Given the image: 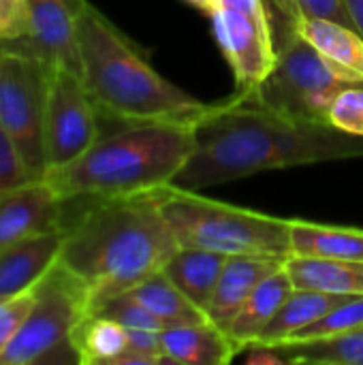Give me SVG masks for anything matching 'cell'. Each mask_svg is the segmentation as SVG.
<instances>
[{"label": "cell", "instance_id": "cell-17", "mask_svg": "<svg viewBox=\"0 0 363 365\" xmlns=\"http://www.w3.org/2000/svg\"><path fill=\"white\" fill-rule=\"evenodd\" d=\"M227 255L205 250V248H190L180 246L175 255L163 267V274L203 312L212 304L216 284L220 274L227 265ZM208 319V317H205Z\"/></svg>", "mask_w": 363, "mask_h": 365}, {"label": "cell", "instance_id": "cell-14", "mask_svg": "<svg viewBox=\"0 0 363 365\" xmlns=\"http://www.w3.org/2000/svg\"><path fill=\"white\" fill-rule=\"evenodd\" d=\"M287 259L259 257V255H235L227 259V265L216 284L212 304L208 308V321L227 331L229 323L250 297V293L274 272L285 265Z\"/></svg>", "mask_w": 363, "mask_h": 365}, {"label": "cell", "instance_id": "cell-32", "mask_svg": "<svg viewBox=\"0 0 363 365\" xmlns=\"http://www.w3.org/2000/svg\"><path fill=\"white\" fill-rule=\"evenodd\" d=\"M295 6L304 17H312V19H332L344 26H353V19L347 11L344 0H295Z\"/></svg>", "mask_w": 363, "mask_h": 365}, {"label": "cell", "instance_id": "cell-31", "mask_svg": "<svg viewBox=\"0 0 363 365\" xmlns=\"http://www.w3.org/2000/svg\"><path fill=\"white\" fill-rule=\"evenodd\" d=\"M28 38V2L0 0V43Z\"/></svg>", "mask_w": 363, "mask_h": 365}, {"label": "cell", "instance_id": "cell-26", "mask_svg": "<svg viewBox=\"0 0 363 365\" xmlns=\"http://www.w3.org/2000/svg\"><path fill=\"white\" fill-rule=\"evenodd\" d=\"M94 314H105V317L118 321L120 325H124L126 329H154V331L167 329V325L156 314H152L143 304H139L128 293L116 295L113 299L103 304L98 308V312H94Z\"/></svg>", "mask_w": 363, "mask_h": 365}, {"label": "cell", "instance_id": "cell-20", "mask_svg": "<svg viewBox=\"0 0 363 365\" xmlns=\"http://www.w3.org/2000/svg\"><path fill=\"white\" fill-rule=\"evenodd\" d=\"M282 365H363V327L310 338V340H289L272 344Z\"/></svg>", "mask_w": 363, "mask_h": 365}, {"label": "cell", "instance_id": "cell-12", "mask_svg": "<svg viewBox=\"0 0 363 365\" xmlns=\"http://www.w3.org/2000/svg\"><path fill=\"white\" fill-rule=\"evenodd\" d=\"M64 205L45 180L0 190V250L28 235L60 227Z\"/></svg>", "mask_w": 363, "mask_h": 365}, {"label": "cell", "instance_id": "cell-19", "mask_svg": "<svg viewBox=\"0 0 363 365\" xmlns=\"http://www.w3.org/2000/svg\"><path fill=\"white\" fill-rule=\"evenodd\" d=\"M291 255L363 263V229L291 220Z\"/></svg>", "mask_w": 363, "mask_h": 365}, {"label": "cell", "instance_id": "cell-6", "mask_svg": "<svg viewBox=\"0 0 363 365\" xmlns=\"http://www.w3.org/2000/svg\"><path fill=\"white\" fill-rule=\"evenodd\" d=\"M357 83H363L362 75L327 60L297 34L278 51L272 73L242 96L291 118L327 122L338 92Z\"/></svg>", "mask_w": 363, "mask_h": 365}, {"label": "cell", "instance_id": "cell-24", "mask_svg": "<svg viewBox=\"0 0 363 365\" xmlns=\"http://www.w3.org/2000/svg\"><path fill=\"white\" fill-rule=\"evenodd\" d=\"M128 295H133L139 304H143L152 314H156L167 325V329L173 325L208 321L205 314L163 272L133 287Z\"/></svg>", "mask_w": 363, "mask_h": 365}, {"label": "cell", "instance_id": "cell-13", "mask_svg": "<svg viewBox=\"0 0 363 365\" xmlns=\"http://www.w3.org/2000/svg\"><path fill=\"white\" fill-rule=\"evenodd\" d=\"M64 227L28 235L0 250V299L13 297L41 282L58 263Z\"/></svg>", "mask_w": 363, "mask_h": 365}, {"label": "cell", "instance_id": "cell-4", "mask_svg": "<svg viewBox=\"0 0 363 365\" xmlns=\"http://www.w3.org/2000/svg\"><path fill=\"white\" fill-rule=\"evenodd\" d=\"M190 120L124 122L101 135L94 145L66 167L45 173L62 201L113 199L160 190L173 184L197 145Z\"/></svg>", "mask_w": 363, "mask_h": 365}, {"label": "cell", "instance_id": "cell-15", "mask_svg": "<svg viewBox=\"0 0 363 365\" xmlns=\"http://www.w3.org/2000/svg\"><path fill=\"white\" fill-rule=\"evenodd\" d=\"M163 353L167 364L178 365H227L240 355L229 336L210 321L165 329Z\"/></svg>", "mask_w": 363, "mask_h": 365}, {"label": "cell", "instance_id": "cell-8", "mask_svg": "<svg viewBox=\"0 0 363 365\" xmlns=\"http://www.w3.org/2000/svg\"><path fill=\"white\" fill-rule=\"evenodd\" d=\"M0 124L34 180L47 173L45 66L28 38L0 43Z\"/></svg>", "mask_w": 363, "mask_h": 365}, {"label": "cell", "instance_id": "cell-30", "mask_svg": "<svg viewBox=\"0 0 363 365\" xmlns=\"http://www.w3.org/2000/svg\"><path fill=\"white\" fill-rule=\"evenodd\" d=\"M36 182L24 165L13 139L0 124V190H11Z\"/></svg>", "mask_w": 363, "mask_h": 365}, {"label": "cell", "instance_id": "cell-22", "mask_svg": "<svg viewBox=\"0 0 363 365\" xmlns=\"http://www.w3.org/2000/svg\"><path fill=\"white\" fill-rule=\"evenodd\" d=\"M77 364L113 365L128 351V329L105 314L86 317L73 331Z\"/></svg>", "mask_w": 363, "mask_h": 365}, {"label": "cell", "instance_id": "cell-16", "mask_svg": "<svg viewBox=\"0 0 363 365\" xmlns=\"http://www.w3.org/2000/svg\"><path fill=\"white\" fill-rule=\"evenodd\" d=\"M293 289L295 287L282 265L250 293V297L244 302V306L237 310V314L225 331L240 353L246 351L252 342H257V338L272 323V319L282 308Z\"/></svg>", "mask_w": 363, "mask_h": 365}, {"label": "cell", "instance_id": "cell-29", "mask_svg": "<svg viewBox=\"0 0 363 365\" xmlns=\"http://www.w3.org/2000/svg\"><path fill=\"white\" fill-rule=\"evenodd\" d=\"M41 282L32 284L30 289H26L13 297L0 299V353L9 344V340L15 336V331L19 329V325L28 317V312L32 310Z\"/></svg>", "mask_w": 363, "mask_h": 365}, {"label": "cell", "instance_id": "cell-33", "mask_svg": "<svg viewBox=\"0 0 363 365\" xmlns=\"http://www.w3.org/2000/svg\"><path fill=\"white\" fill-rule=\"evenodd\" d=\"M216 9H235V11H244V13L259 15V17H265L267 19L261 0H216Z\"/></svg>", "mask_w": 363, "mask_h": 365}, {"label": "cell", "instance_id": "cell-2", "mask_svg": "<svg viewBox=\"0 0 363 365\" xmlns=\"http://www.w3.org/2000/svg\"><path fill=\"white\" fill-rule=\"evenodd\" d=\"M160 190L81 199L86 201L81 212L71 220L62 218L64 242L58 265L83 289L92 314L116 295L163 272L180 248L160 210Z\"/></svg>", "mask_w": 363, "mask_h": 365}, {"label": "cell", "instance_id": "cell-27", "mask_svg": "<svg viewBox=\"0 0 363 365\" xmlns=\"http://www.w3.org/2000/svg\"><path fill=\"white\" fill-rule=\"evenodd\" d=\"M327 122L338 130L363 137V83L338 92L327 111Z\"/></svg>", "mask_w": 363, "mask_h": 365}, {"label": "cell", "instance_id": "cell-9", "mask_svg": "<svg viewBox=\"0 0 363 365\" xmlns=\"http://www.w3.org/2000/svg\"><path fill=\"white\" fill-rule=\"evenodd\" d=\"M98 115L79 73L66 66H45L47 171L66 167L94 145L101 137Z\"/></svg>", "mask_w": 363, "mask_h": 365}, {"label": "cell", "instance_id": "cell-18", "mask_svg": "<svg viewBox=\"0 0 363 365\" xmlns=\"http://www.w3.org/2000/svg\"><path fill=\"white\" fill-rule=\"evenodd\" d=\"M285 269L295 289L332 293V295H363V263L323 259V257H287Z\"/></svg>", "mask_w": 363, "mask_h": 365}, {"label": "cell", "instance_id": "cell-25", "mask_svg": "<svg viewBox=\"0 0 363 365\" xmlns=\"http://www.w3.org/2000/svg\"><path fill=\"white\" fill-rule=\"evenodd\" d=\"M363 327V295H355L338 304L334 310H329L323 319L317 323L304 327L302 331L293 334L289 340H310V338H323V336H334L342 331H351ZM285 340V342H289Z\"/></svg>", "mask_w": 363, "mask_h": 365}, {"label": "cell", "instance_id": "cell-1", "mask_svg": "<svg viewBox=\"0 0 363 365\" xmlns=\"http://www.w3.org/2000/svg\"><path fill=\"white\" fill-rule=\"evenodd\" d=\"M363 156V137L329 122L291 118L235 92L197 124V145L173 186L201 190L270 169Z\"/></svg>", "mask_w": 363, "mask_h": 365}, {"label": "cell", "instance_id": "cell-5", "mask_svg": "<svg viewBox=\"0 0 363 365\" xmlns=\"http://www.w3.org/2000/svg\"><path fill=\"white\" fill-rule=\"evenodd\" d=\"M160 210L180 246L235 255L291 257V220L223 203L173 184L160 190Z\"/></svg>", "mask_w": 363, "mask_h": 365}, {"label": "cell", "instance_id": "cell-21", "mask_svg": "<svg viewBox=\"0 0 363 365\" xmlns=\"http://www.w3.org/2000/svg\"><path fill=\"white\" fill-rule=\"evenodd\" d=\"M344 299H349V297L347 295L319 293V291H306V289H293V293L287 297V302L276 312L272 323L263 329V334L252 344H278V342H285L293 334H297L304 327H308V325L317 323L319 319H323L329 310H334Z\"/></svg>", "mask_w": 363, "mask_h": 365}, {"label": "cell", "instance_id": "cell-7", "mask_svg": "<svg viewBox=\"0 0 363 365\" xmlns=\"http://www.w3.org/2000/svg\"><path fill=\"white\" fill-rule=\"evenodd\" d=\"M83 289L56 263L43 278L34 306L0 353V365L75 361L73 331L90 317Z\"/></svg>", "mask_w": 363, "mask_h": 365}, {"label": "cell", "instance_id": "cell-3", "mask_svg": "<svg viewBox=\"0 0 363 365\" xmlns=\"http://www.w3.org/2000/svg\"><path fill=\"white\" fill-rule=\"evenodd\" d=\"M77 51L81 79L101 115L118 122H199L203 103L163 77L148 56L90 0L77 2Z\"/></svg>", "mask_w": 363, "mask_h": 365}, {"label": "cell", "instance_id": "cell-10", "mask_svg": "<svg viewBox=\"0 0 363 365\" xmlns=\"http://www.w3.org/2000/svg\"><path fill=\"white\" fill-rule=\"evenodd\" d=\"M210 19L237 90H255L272 73L278 56L267 19L235 9H216Z\"/></svg>", "mask_w": 363, "mask_h": 365}, {"label": "cell", "instance_id": "cell-23", "mask_svg": "<svg viewBox=\"0 0 363 365\" xmlns=\"http://www.w3.org/2000/svg\"><path fill=\"white\" fill-rule=\"evenodd\" d=\"M297 34L327 60L363 77V36L355 28L332 19L304 17L300 21Z\"/></svg>", "mask_w": 363, "mask_h": 365}, {"label": "cell", "instance_id": "cell-34", "mask_svg": "<svg viewBox=\"0 0 363 365\" xmlns=\"http://www.w3.org/2000/svg\"><path fill=\"white\" fill-rule=\"evenodd\" d=\"M344 4H347V11L353 19L355 30L363 36V0H344Z\"/></svg>", "mask_w": 363, "mask_h": 365}, {"label": "cell", "instance_id": "cell-35", "mask_svg": "<svg viewBox=\"0 0 363 365\" xmlns=\"http://www.w3.org/2000/svg\"><path fill=\"white\" fill-rule=\"evenodd\" d=\"M184 2L195 6V9H199V11H203L205 15H210L216 9V0H184Z\"/></svg>", "mask_w": 363, "mask_h": 365}, {"label": "cell", "instance_id": "cell-28", "mask_svg": "<svg viewBox=\"0 0 363 365\" xmlns=\"http://www.w3.org/2000/svg\"><path fill=\"white\" fill-rule=\"evenodd\" d=\"M261 2H263L265 15H267L274 47L278 53L289 41H293L297 36L302 15L295 6V0H261Z\"/></svg>", "mask_w": 363, "mask_h": 365}, {"label": "cell", "instance_id": "cell-11", "mask_svg": "<svg viewBox=\"0 0 363 365\" xmlns=\"http://www.w3.org/2000/svg\"><path fill=\"white\" fill-rule=\"evenodd\" d=\"M28 43L45 66H66L81 75L77 51L79 0H26Z\"/></svg>", "mask_w": 363, "mask_h": 365}]
</instances>
